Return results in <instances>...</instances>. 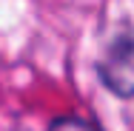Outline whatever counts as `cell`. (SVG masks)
I'll return each instance as SVG.
<instances>
[{"label":"cell","mask_w":134,"mask_h":131,"mask_svg":"<svg viewBox=\"0 0 134 131\" xmlns=\"http://www.w3.org/2000/svg\"><path fill=\"white\" fill-rule=\"evenodd\" d=\"M97 80L117 100H134V26H120L97 57Z\"/></svg>","instance_id":"cell-1"},{"label":"cell","mask_w":134,"mask_h":131,"mask_svg":"<svg viewBox=\"0 0 134 131\" xmlns=\"http://www.w3.org/2000/svg\"><path fill=\"white\" fill-rule=\"evenodd\" d=\"M46 131H100L91 120H86V117H77V114H60V117H54L52 123H49V128Z\"/></svg>","instance_id":"cell-2"}]
</instances>
